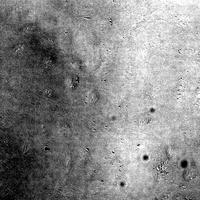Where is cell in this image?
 I'll return each instance as SVG.
<instances>
[{
  "label": "cell",
  "instance_id": "obj_1",
  "mask_svg": "<svg viewBox=\"0 0 200 200\" xmlns=\"http://www.w3.org/2000/svg\"><path fill=\"white\" fill-rule=\"evenodd\" d=\"M47 63L48 66H52V65H53V60H52V58L50 57H49L48 58Z\"/></svg>",
  "mask_w": 200,
  "mask_h": 200
}]
</instances>
